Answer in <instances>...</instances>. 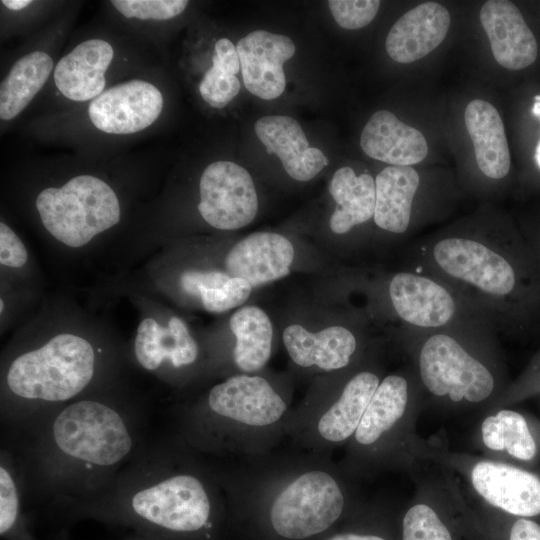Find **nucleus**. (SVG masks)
Instances as JSON below:
<instances>
[{
    "mask_svg": "<svg viewBox=\"0 0 540 540\" xmlns=\"http://www.w3.org/2000/svg\"><path fill=\"white\" fill-rule=\"evenodd\" d=\"M403 263L452 288L497 335L540 334V262L505 220L477 219L413 241Z\"/></svg>",
    "mask_w": 540,
    "mask_h": 540,
    "instance_id": "obj_1",
    "label": "nucleus"
},
{
    "mask_svg": "<svg viewBox=\"0 0 540 540\" xmlns=\"http://www.w3.org/2000/svg\"><path fill=\"white\" fill-rule=\"evenodd\" d=\"M22 432V489L67 505L105 491L139 447L135 414L93 398L67 403Z\"/></svg>",
    "mask_w": 540,
    "mask_h": 540,
    "instance_id": "obj_2",
    "label": "nucleus"
},
{
    "mask_svg": "<svg viewBox=\"0 0 540 540\" xmlns=\"http://www.w3.org/2000/svg\"><path fill=\"white\" fill-rule=\"evenodd\" d=\"M102 493L68 505L76 518H89L169 540L212 527L213 493L195 472L171 464L162 453L138 456Z\"/></svg>",
    "mask_w": 540,
    "mask_h": 540,
    "instance_id": "obj_3",
    "label": "nucleus"
},
{
    "mask_svg": "<svg viewBox=\"0 0 540 540\" xmlns=\"http://www.w3.org/2000/svg\"><path fill=\"white\" fill-rule=\"evenodd\" d=\"M158 65L123 78L92 100L38 114L26 124L37 140L66 145L85 156H106L113 147L157 129L167 107Z\"/></svg>",
    "mask_w": 540,
    "mask_h": 540,
    "instance_id": "obj_4",
    "label": "nucleus"
},
{
    "mask_svg": "<svg viewBox=\"0 0 540 540\" xmlns=\"http://www.w3.org/2000/svg\"><path fill=\"white\" fill-rule=\"evenodd\" d=\"M399 335L423 398L440 407L485 412L510 384L497 337L407 327Z\"/></svg>",
    "mask_w": 540,
    "mask_h": 540,
    "instance_id": "obj_5",
    "label": "nucleus"
},
{
    "mask_svg": "<svg viewBox=\"0 0 540 540\" xmlns=\"http://www.w3.org/2000/svg\"><path fill=\"white\" fill-rule=\"evenodd\" d=\"M97 357L85 338L61 333L22 352L7 367L2 422L20 431L75 401L92 382Z\"/></svg>",
    "mask_w": 540,
    "mask_h": 540,
    "instance_id": "obj_6",
    "label": "nucleus"
},
{
    "mask_svg": "<svg viewBox=\"0 0 540 540\" xmlns=\"http://www.w3.org/2000/svg\"><path fill=\"white\" fill-rule=\"evenodd\" d=\"M155 65L157 50L152 45L108 20L106 25L86 28L61 53L37 97L40 114L84 104L113 83Z\"/></svg>",
    "mask_w": 540,
    "mask_h": 540,
    "instance_id": "obj_7",
    "label": "nucleus"
},
{
    "mask_svg": "<svg viewBox=\"0 0 540 540\" xmlns=\"http://www.w3.org/2000/svg\"><path fill=\"white\" fill-rule=\"evenodd\" d=\"M35 207L44 228L69 247H81L117 225L122 206L113 186L94 172H78L42 188Z\"/></svg>",
    "mask_w": 540,
    "mask_h": 540,
    "instance_id": "obj_8",
    "label": "nucleus"
},
{
    "mask_svg": "<svg viewBox=\"0 0 540 540\" xmlns=\"http://www.w3.org/2000/svg\"><path fill=\"white\" fill-rule=\"evenodd\" d=\"M68 5L51 23L30 36L4 69L0 81L3 132L35 102L48 85L77 14Z\"/></svg>",
    "mask_w": 540,
    "mask_h": 540,
    "instance_id": "obj_9",
    "label": "nucleus"
},
{
    "mask_svg": "<svg viewBox=\"0 0 540 540\" xmlns=\"http://www.w3.org/2000/svg\"><path fill=\"white\" fill-rule=\"evenodd\" d=\"M423 394L412 368L382 378L351 438L362 453L398 451L413 459L415 419Z\"/></svg>",
    "mask_w": 540,
    "mask_h": 540,
    "instance_id": "obj_10",
    "label": "nucleus"
},
{
    "mask_svg": "<svg viewBox=\"0 0 540 540\" xmlns=\"http://www.w3.org/2000/svg\"><path fill=\"white\" fill-rule=\"evenodd\" d=\"M415 456L456 470L477 496L501 511L523 518L540 514V476L534 472L499 460L432 448L420 438Z\"/></svg>",
    "mask_w": 540,
    "mask_h": 540,
    "instance_id": "obj_11",
    "label": "nucleus"
},
{
    "mask_svg": "<svg viewBox=\"0 0 540 540\" xmlns=\"http://www.w3.org/2000/svg\"><path fill=\"white\" fill-rule=\"evenodd\" d=\"M344 506L345 493L337 479L323 470H308L275 493L269 519L279 536L300 540L328 529Z\"/></svg>",
    "mask_w": 540,
    "mask_h": 540,
    "instance_id": "obj_12",
    "label": "nucleus"
},
{
    "mask_svg": "<svg viewBox=\"0 0 540 540\" xmlns=\"http://www.w3.org/2000/svg\"><path fill=\"white\" fill-rule=\"evenodd\" d=\"M286 403L260 376L235 375L213 386L203 413L193 415L200 434L215 435L230 428L261 429L276 424Z\"/></svg>",
    "mask_w": 540,
    "mask_h": 540,
    "instance_id": "obj_13",
    "label": "nucleus"
},
{
    "mask_svg": "<svg viewBox=\"0 0 540 540\" xmlns=\"http://www.w3.org/2000/svg\"><path fill=\"white\" fill-rule=\"evenodd\" d=\"M197 210L211 227L240 229L258 211V197L249 172L237 163L217 160L208 164L199 179Z\"/></svg>",
    "mask_w": 540,
    "mask_h": 540,
    "instance_id": "obj_14",
    "label": "nucleus"
},
{
    "mask_svg": "<svg viewBox=\"0 0 540 540\" xmlns=\"http://www.w3.org/2000/svg\"><path fill=\"white\" fill-rule=\"evenodd\" d=\"M243 82L253 95L272 100L286 86L283 64L295 54V44L287 36L255 30L236 45Z\"/></svg>",
    "mask_w": 540,
    "mask_h": 540,
    "instance_id": "obj_15",
    "label": "nucleus"
},
{
    "mask_svg": "<svg viewBox=\"0 0 540 540\" xmlns=\"http://www.w3.org/2000/svg\"><path fill=\"white\" fill-rule=\"evenodd\" d=\"M421 188V176L412 166L382 169L375 177L376 227L389 237H406L418 222L416 204Z\"/></svg>",
    "mask_w": 540,
    "mask_h": 540,
    "instance_id": "obj_16",
    "label": "nucleus"
},
{
    "mask_svg": "<svg viewBox=\"0 0 540 540\" xmlns=\"http://www.w3.org/2000/svg\"><path fill=\"white\" fill-rule=\"evenodd\" d=\"M480 23L496 62L509 70H521L537 58V41L521 12L510 1L489 0L479 12Z\"/></svg>",
    "mask_w": 540,
    "mask_h": 540,
    "instance_id": "obj_17",
    "label": "nucleus"
},
{
    "mask_svg": "<svg viewBox=\"0 0 540 540\" xmlns=\"http://www.w3.org/2000/svg\"><path fill=\"white\" fill-rule=\"evenodd\" d=\"M294 254V247L286 237L256 232L230 249L225 267L231 277L242 278L256 287L287 276Z\"/></svg>",
    "mask_w": 540,
    "mask_h": 540,
    "instance_id": "obj_18",
    "label": "nucleus"
},
{
    "mask_svg": "<svg viewBox=\"0 0 540 540\" xmlns=\"http://www.w3.org/2000/svg\"><path fill=\"white\" fill-rule=\"evenodd\" d=\"M255 133L269 154H276L286 173L297 181H309L328 164L325 154L310 147L300 124L290 116L258 119Z\"/></svg>",
    "mask_w": 540,
    "mask_h": 540,
    "instance_id": "obj_19",
    "label": "nucleus"
},
{
    "mask_svg": "<svg viewBox=\"0 0 540 540\" xmlns=\"http://www.w3.org/2000/svg\"><path fill=\"white\" fill-rule=\"evenodd\" d=\"M450 14L436 2H425L403 14L385 41L388 55L399 63L419 60L441 44L447 35Z\"/></svg>",
    "mask_w": 540,
    "mask_h": 540,
    "instance_id": "obj_20",
    "label": "nucleus"
},
{
    "mask_svg": "<svg viewBox=\"0 0 540 540\" xmlns=\"http://www.w3.org/2000/svg\"><path fill=\"white\" fill-rule=\"evenodd\" d=\"M283 342L294 363L301 367L317 366L325 371L349 366L359 348L357 334L342 325L312 333L293 324L285 328Z\"/></svg>",
    "mask_w": 540,
    "mask_h": 540,
    "instance_id": "obj_21",
    "label": "nucleus"
},
{
    "mask_svg": "<svg viewBox=\"0 0 540 540\" xmlns=\"http://www.w3.org/2000/svg\"><path fill=\"white\" fill-rule=\"evenodd\" d=\"M360 146L370 158L392 166L418 164L428 153L423 134L388 110H379L370 117L362 130Z\"/></svg>",
    "mask_w": 540,
    "mask_h": 540,
    "instance_id": "obj_22",
    "label": "nucleus"
},
{
    "mask_svg": "<svg viewBox=\"0 0 540 540\" xmlns=\"http://www.w3.org/2000/svg\"><path fill=\"white\" fill-rule=\"evenodd\" d=\"M476 442L490 459L531 463L539 453L538 440L527 418L519 411L499 407L484 413Z\"/></svg>",
    "mask_w": 540,
    "mask_h": 540,
    "instance_id": "obj_23",
    "label": "nucleus"
},
{
    "mask_svg": "<svg viewBox=\"0 0 540 540\" xmlns=\"http://www.w3.org/2000/svg\"><path fill=\"white\" fill-rule=\"evenodd\" d=\"M134 354L139 365L148 371L158 370L165 362L180 368L196 361L198 345L178 317H171L166 327L153 318H145L137 328Z\"/></svg>",
    "mask_w": 540,
    "mask_h": 540,
    "instance_id": "obj_24",
    "label": "nucleus"
},
{
    "mask_svg": "<svg viewBox=\"0 0 540 540\" xmlns=\"http://www.w3.org/2000/svg\"><path fill=\"white\" fill-rule=\"evenodd\" d=\"M464 121L480 172L489 180L505 179L510 172L511 159L497 109L485 100H472L465 108Z\"/></svg>",
    "mask_w": 540,
    "mask_h": 540,
    "instance_id": "obj_25",
    "label": "nucleus"
},
{
    "mask_svg": "<svg viewBox=\"0 0 540 540\" xmlns=\"http://www.w3.org/2000/svg\"><path fill=\"white\" fill-rule=\"evenodd\" d=\"M381 380L379 373L370 369L351 376L338 398L318 418V435L332 444L351 439Z\"/></svg>",
    "mask_w": 540,
    "mask_h": 540,
    "instance_id": "obj_26",
    "label": "nucleus"
},
{
    "mask_svg": "<svg viewBox=\"0 0 540 540\" xmlns=\"http://www.w3.org/2000/svg\"><path fill=\"white\" fill-rule=\"evenodd\" d=\"M189 4L187 0H110L104 6L109 22L157 50L167 26L182 16Z\"/></svg>",
    "mask_w": 540,
    "mask_h": 540,
    "instance_id": "obj_27",
    "label": "nucleus"
},
{
    "mask_svg": "<svg viewBox=\"0 0 540 540\" xmlns=\"http://www.w3.org/2000/svg\"><path fill=\"white\" fill-rule=\"evenodd\" d=\"M329 192L336 202L330 217L333 233L345 235L373 219L375 179L370 174L357 175L351 167H341L331 179Z\"/></svg>",
    "mask_w": 540,
    "mask_h": 540,
    "instance_id": "obj_28",
    "label": "nucleus"
},
{
    "mask_svg": "<svg viewBox=\"0 0 540 540\" xmlns=\"http://www.w3.org/2000/svg\"><path fill=\"white\" fill-rule=\"evenodd\" d=\"M236 338L233 359L244 372L260 370L270 358L273 329L268 315L259 307L237 310L229 321Z\"/></svg>",
    "mask_w": 540,
    "mask_h": 540,
    "instance_id": "obj_29",
    "label": "nucleus"
},
{
    "mask_svg": "<svg viewBox=\"0 0 540 540\" xmlns=\"http://www.w3.org/2000/svg\"><path fill=\"white\" fill-rule=\"evenodd\" d=\"M0 462V535L5 540H34L22 512V483L12 454L2 450Z\"/></svg>",
    "mask_w": 540,
    "mask_h": 540,
    "instance_id": "obj_30",
    "label": "nucleus"
},
{
    "mask_svg": "<svg viewBox=\"0 0 540 540\" xmlns=\"http://www.w3.org/2000/svg\"><path fill=\"white\" fill-rule=\"evenodd\" d=\"M67 2L35 0H1V38L37 33L51 23Z\"/></svg>",
    "mask_w": 540,
    "mask_h": 540,
    "instance_id": "obj_31",
    "label": "nucleus"
},
{
    "mask_svg": "<svg viewBox=\"0 0 540 540\" xmlns=\"http://www.w3.org/2000/svg\"><path fill=\"white\" fill-rule=\"evenodd\" d=\"M402 534L403 540H453L438 513L425 502L413 504L406 511Z\"/></svg>",
    "mask_w": 540,
    "mask_h": 540,
    "instance_id": "obj_32",
    "label": "nucleus"
},
{
    "mask_svg": "<svg viewBox=\"0 0 540 540\" xmlns=\"http://www.w3.org/2000/svg\"><path fill=\"white\" fill-rule=\"evenodd\" d=\"M240 82L235 75L209 65L197 81V92L202 101L213 109L225 108L239 93Z\"/></svg>",
    "mask_w": 540,
    "mask_h": 540,
    "instance_id": "obj_33",
    "label": "nucleus"
},
{
    "mask_svg": "<svg viewBox=\"0 0 540 540\" xmlns=\"http://www.w3.org/2000/svg\"><path fill=\"white\" fill-rule=\"evenodd\" d=\"M252 286L244 279L231 277L222 287L200 291L199 297L205 310L221 313L244 303Z\"/></svg>",
    "mask_w": 540,
    "mask_h": 540,
    "instance_id": "obj_34",
    "label": "nucleus"
},
{
    "mask_svg": "<svg viewBox=\"0 0 540 540\" xmlns=\"http://www.w3.org/2000/svg\"><path fill=\"white\" fill-rule=\"evenodd\" d=\"M328 6L337 24L344 29L367 26L380 7L378 0H330Z\"/></svg>",
    "mask_w": 540,
    "mask_h": 540,
    "instance_id": "obj_35",
    "label": "nucleus"
},
{
    "mask_svg": "<svg viewBox=\"0 0 540 540\" xmlns=\"http://www.w3.org/2000/svg\"><path fill=\"white\" fill-rule=\"evenodd\" d=\"M535 395H540V350L522 374L516 380L510 382L500 397L485 412L512 405Z\"/></svg>",
    "mask_w": 540,
    "mask_h": 540,
    "instance_id": "obj_36",
    "label": "nucleus"
},
{
    "mask_svg": "<svg viewBox=\"0 0 540 540\" xmlns=\"http://www.w3.org/2000/svg\"><path fill=\"white\" fill-rule=\"evenodd\" d=\"M28 258L27 250L16 233L0 222V262L4 266L20 268Z\"/></svg>",
    "mask_w": 540,
    "mask_h": 540,
    "instance_id": "obj_37",
    "label": "nucleus"
},
{
    "mask_svg": "<svg viewBox=\"0 0 540 540\" xmlns=\"http://www.w3.org/2000/svg\"><path fill=\"white\" fill-rule=\"evenodd\" d=\"M231 276L222 271H185L180 276L181 288L190 295H199L205 289L222 287Z\"/></svg>",
    "mask_w": 540,
    "mask_h": 540,
    "instance_id": "obj_38",
    "label": "nucleus"
},
{
    "mask_svg": "<svg viewBox=\"0 0 540 540\" xmlns=\"http://www.w3.org/2000/svg\"><path fill=\"white\" fill-rule=\"evenodd\" d=\"M209 60L210 65L227 74L236 76L241 70L236 45L227 37H219L214 41Z\"/></svg>",
    "mask_w": 540,
    "mask_h": 540,
    "instance_id": "obj_39",
    "label": "nucleus"
},
{
    "mask_svg": "<svg viewBox=\"0 0 540 540\" xmlns=\"http://www.w3.org/2000/svg\"><path fill=\"white\" fill-rule=\"evenodd\" d=\"M509 540H540V525L528 518L519 517L511 527Z\"/></svg>",
    "mask_w": 540,
    "mask_h": 540,
    "instance_id": "obj_40",
    "label": "nucleus"
},
{
    "mask_svg": "<svg viewBox=\"0 0 540 540\" xmlns=\"http://www.w3.org/2000/svg\"><path fill=\"white\" fill-rule=\"evenodd\" d=\"M520 232L533 254L540 262V223L525 226Z\"/></svg>",
    "mask_w": 540,
    "mask_h": 540,
    "instance_id": "obj_41",
    "label": "nucleus"
},
{
    "mask_svg": "<svg viewBox=\"0 0 540 540\" xmlns=\"http://www.w3.org/2000/svg\"><path fill=\"white\" fill-rule=\"evenodd\" d=\"M327 540H386L376 535H361L354 533H343L330 537Z\"/></svg>",
    "mask_w": 540,
    "mask_h": 540,
    "instance_id": "obj_42",
    "label": "nucleus"
},
{
    "mask_svg": "<svg viewBox=\"0 0 540 540\" xmlns=\"http://www.w3.org/2000/svg\"><path fill=\"white\" fill-rule=\"evenodd\" d=\"M128 540H160V539L151 538V537H145V536L139 535V537L128 539Z\"/></svg>",
    "mask_w": 540,
    "mask_h": 540,
    "instance_id": "obj_43",
    "label": "nucleus"
},
{
    "mask_svg": "<svg viewBox=\"0 0 540 540\" xmlns=\"http://www.w3.org/2000/svg\"><path fill=\"white\" fill-rule=\"evenodd\" d=\"M0 304H1V309H0V310H1V312H2V311H3V308H4V306H3V300L0 301Z\"/></svg>",
    "mask_w": 540,
    "mask_h": 540,
    "instance_id": "obj_44",
    "label": "nucleus"
}]
</instances>
